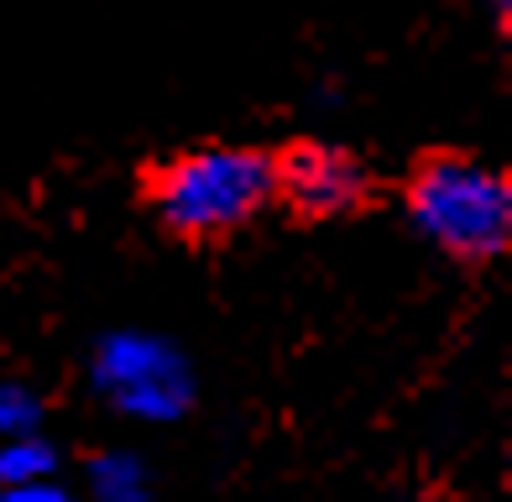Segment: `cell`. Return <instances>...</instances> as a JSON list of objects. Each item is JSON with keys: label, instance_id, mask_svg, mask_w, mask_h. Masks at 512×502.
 Listing matches in <instances>:
<instances>
[{"label": "cell", "instance_id": "6da1fadb", "mask_svg": "<svg viewBox=\"0 0 512 502\" xmlns=\"http://www.w3.org/2000/svg\"><path fill=\"white\" fill-rule=\"evenodd\" d=\"M147 199L157 220L183 241H215L251 225L256 215L277 199V178H272V157L256 147H194L168 157L152 184Z\"/></svg>", "mask_w": 512, "mask_h": 502}, {"label": "cell", "instance_id": "7a4b0ae2", "mask_svg": "<svg viewBox=\"0 0 512 502\" xmlns=\"http://www.w3.org/2000/svg\"><path fill=\"white\" fill-rule=\"evenodd\" d=\"M408 215L439 251L460 262H492L512 236V184L471 152H434L408 178Z\"/></svg>", "mask_w": 512, "mask_h": 502}, {"label": "cell", "instance_id": "3957f363", "mask_svg": "<svg viewBox=\"0 0 512 502\" xmlns=\"http://www.w3.org/2000/svg\"><path fill=\"white\" fill-rule=\"evenodd\" d=\"M95 393L126 419L173 424L194 408V367L173 340L152 330H110L89 361Z\"/></svg>", "mask_w": 512, "mask_h": 502}, {"label": "cell", "instance_id": "277c9868", "mask_svg": "<svg viewBox=\"0 0 512 502\" xmlns=\"http://www.w3.org/2000/svg\"><path fill=\"white\" fill-rule=\"evenodd\" d=\"M277 199H288L309 220H335L351 215L371 194V173L351 147L335 142H293L283 157H272Z\"/></svg>", "mask_w": 512, "mask_h": 502}, {"label": "cell", "instance_id": "5b68a950", "mask_svg": "<svg viewBox=\"0 0 512 502\" xmlns=\"http://www.w3.org/2000/svg\"><path fill=\"white\" fill-rule=\"evenodd\" d=\"M84 482L95 502H152V471L136 450H100Z\"/></svg>", "mask_w": 512, "mask_h": 502}, {"label": "cell", "instance_id": "8992f818", "mask_svg": "<svg viewBox=\"0 0 512 502\" xmlns=\"http://www.w3.org/2000/svg\"><path fill=\"white\" fill-rule=\"evenodd\" d=\"M58 471V455L42 435H21V440H0V487H21V482H48Z\"/></svg>", "mask_w": 512, "mask_h": 502}, {"label": "cell", "instance_id": "52a82bcc", "mask_svg": "<svg viewBox=\"0 0 512 502\" xmlns=\"http://www.w3.org/2000/svg\"><path fill=\"white\" fill-rule=\"evenodd\" d=\"M42 429V398L27 382H0V440H21Z\"/></svg>", "mask_w": 512, "mask_h": 502}, {"label": "cell", "instance_id": "ba28073f", "mask_svg": "<svg viewBox=\"0 0 512 502\" xmlns=\"http://www.w3.org/2000/svg\"><path fill=\"white\" fill-rule=\"evenodd\" d=\"M0 502H79L74 492H68L58 476H48V482H21V487H0Z\"/></svg>", "mask_w": 512, "mask_h": 502}, {"label": "cell", "instance_id": "9c48e42d", "mask_svg": "<svg viewBox=\"0 0 512 502\" xmlns=\"http://www.w3.org/2000/svg\"><path fill=\"white\" fill-rule=\"evenodd\" d=\"M481 6H486V11H492L497 21H507V11H512V0H481Z\"/></svg>", "mask_w": 512, "mask_h": 502}]
</instances>
